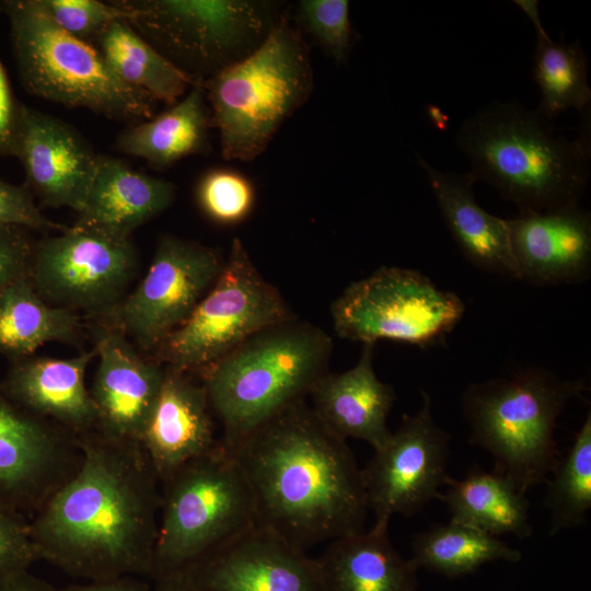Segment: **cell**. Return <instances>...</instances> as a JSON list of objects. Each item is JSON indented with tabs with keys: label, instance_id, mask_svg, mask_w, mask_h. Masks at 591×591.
Returning a JSON list of instances; mask_svg holds the SVG:
<instances>
[{
	"label": "cell",
	"instance_id": "cell-1",
	"mask_svg": "<svg viewBox=\"0 0 591 591\" xmlns=\"http://www.w3.org/2000/svg\"><path fill=\"white\" fill-rule=\"evenodd\" d=\"M76 472L28 521L38 560L76 578L150 577L161 483L142 447L78 436Z\"/></svg>",
	"mask_w": 591,
	"mask_h": 591
},
{
	"label": "cell",
	"instance_id": "cell-6",
	"mask_svg": "<svg viewBox=\"0 0 591 591\" xmlns=\"http://www.w3.org/2000/svg\"><path fill=\"white\" fill-rule=\"evenodd\" d=\"M586 390L583 380H563L537 368L472 383L462 396L470 441L488 451L494 470L526 493L554 472L560 459L557 419Z\"/></svg>",
	"mask_w": 591,
	"mask_h": 591
},
{
	"label": "cell",
	"instance_id": "cell-39",
	"mask_svg": "<svg viewBox=\"0 0 591 591\" xmlns=\"http://www.w3.org/2000/svg\"><path fill=\"white\" fill-rule=\"evenodd\" d=\"M21 105L0 61V157H15Z\"/></svg>",
	"mask_w": 591,
	"mask_h": 591
},
{
	"label": "cell",
	"instance_id": "cell-10",
	"mask_svg": "<svg viewBox=\"0 0 591 591\" xmlns=\"http://www.w3.org/2000/svg\"><path fill=\"white\" fill-rule=\"evenodd\" d=\"M296 315L279 290L234 237L222 269L189 317L155 350V360L185 373H201L259 331Z\"/></svg>",
	"mask_w": 591,
	"mask_h": 591
},
{
	"label": "cell",
	"instance_id": "cell-42",
	"mask_svg": "<svg viewBox=\"0 0 591 591\" xmlns=\"http://www.w3.org/2000/svg\"><path fill=\"white\" fill-rule=\"evenodd\" d=\"M154 591H198L179 575H170L154 579Z\"/></svg>",
	"mask_w": 591,
	"mask_h": 591
},
{
	"label": "cell",
	"instance_id": "cell-8",
	"mask_svg": "<svg viewBox=\"0 0 591 591\" xmlns=\"http://www.w3.org/2000/svg\"><path fill=\"white\" fill-rule=\"evenodd\" d=\"M256 524L246 477L222 442L161 484L151 578L177 575Z\"/></svg>",
	"mask_w": 591,
	"mask_h": 591
},
{
	"label": "cell",
	"instance_id": "cell-38",
	"mask_svg": "<svg viewBox=\"0 0 591 591\" xmlns=\"http://www.w3.org/2000/svg\"><path fill=\"white\" fill-rule=\"evenodd\" d=\"M25 230L0 227V289L28 274L34 245Z\"/></svg>",
	"mask_w": 591,
	"mask_h": 591
},
{
	"label": "cell",
	"instance_id": "cell-34",
	"mask_svg": "<svg viewBox=\"0 0 591 591\" xmlns=\"http://www.w3.org/2000/svg\"><path fill=\"white\" fill-rule=\"evenodd\" d=\"M298 21L337 63L347 61L354 43L347 0H301Z\"/></svg>",
	"mask_w": 591,
	"mask_h": 591
},
{
	"label": "cell",
	"instance_id": "cell-14",
	"mask_svg": "<svg viewBox=\"0 0 591 591\" xmlns=\"http://www.w3.org/2000/svg\"><path fill=\"white\" fill-rule=\"evenodd\" d=\"M415 415H404L394 432L374 449L361 468L368 509L376 526L389 528L394 514L410 517L437 498L450 478L447 472L450 434L438 427L429 393Z\"/></svg>",
	"mask_w": 591,
	"mask_h": 591
},
{
	"label": "cell",
	"instance_id": "cell-26",
	"mask_svg": "<svg viewBox=\"0 0 591 591\" xmlns=\"http://www.w3.org/2000/svg\"><path fill=\"white\" fill-rule=\"evenodd\" d=\"M202 82L195 83L167 111L126 127L116 138V150L160 170L207 152L213 126Z\"/></svg>",
	"mask_w": 591,
	"mask_h": 591
},
{
	"label": "cell",
	"instance_id": "cell-7",
	"mask_svg": "<svg viewBox=\"0 0 591 591\" xmlns=\"http://www.w3.org/2000/svg\"><path fill=\"white\" fill-rule=\"evenodd\" d=\"M19 77L28 93L130 124L153 117V100L113 72L89 42L61 30L42 0H4Z\"/></svg>",
	"mask_w": 591,
	"mask_h": 591
},
{
	"label": "cell",
	"instance_id": "cell-32",
	"mask_svg": "<svg viewBox=\"0 0 591 591\" xmlns=\"http://www.w3.org/2000/svg\"><path fill=\"white\" fill-rule=\"evenodd\" d=\"M552 474L544 503L551 512L549 534L555 535L581 525L591 509L590 412Z\"/></svg>",
	"mask_w": 591,
	"mask_h": 591
},
{
	"label": "cell",
	"instance_id": "cell-40",
	"mask_svg": "<svg viewBox=\"0 0 591 591\" xmlns=\"http://www.w3.org/2000/svg\"><path fill=\"white\" fill-rule=\"evenodd\" d=\"M60 591H150V588L138 576H120L70 584Z\"/></svg>",
	"mask_w": 591,
	"mask_h": 591
},
{
	"label": "cell",
	"instance_id": "cell-29",
	"mask_svg": "<svg viewBox=\"0 0 591 591\" xmlns=\"http://www.w3.org/2000/svg\"><path fill=\"white\" fill-rule=\"evenodd\" d=\"M79 315L48 303L28 275L0 289V351L11 357L33 354L46 343H74Z\"/></svg>",
	"mask_w": 591,
	"mask_h": 591
},
{
	"label": "cell",
	"instance_id": "cell-12",
	"mask_svg": "<svg viewBox=\"0 0 591 591\" xmlns=\"http://www.w3.org/2000/svg\"><path fill=\"white\" fill-rule=\"evenodd\" d=\"M137 269L130 239L74 224L34 246L27 275L53 305L109 314L127 296Z\"/></svg>",
	"mask_w": 591,
	"mask_h": 591
},
{
	"label": "cell",
	"instance_id": "cell-41",
	"mask_svg": "<svg viewBox=\"0 0 591 591\" xmlns=\"http://www.w3.org/2000/svg\"><path fill=\"white\" fill-rule=\"evenodd\" d=\"M0 591H60V589L24 569L0 578Z\"/></svg>",
	"mask_w": 591,
	"mask_h": 591
},
{
	"label": "cell",
	"instance_id": "cell-15",
	"mask_svg": "<svg viewBox=\"0 0 591 591\" xmlns=\"http://www.w3.org/2000/svg\"><path fill=\"white\" fill-rule=\"evenodd\" d=\"M78 437L25 410L0 386V503L31 517L76 472Z\"/></svg>",
	"mask_w": 591,
	"mask_h": 591
},
{
	"label": "cell",
	"instance_id": "cell-22",
	"mask_svg": "<svg viewBox=\"0 0 591 591\" xmlns=\"http://www.w3.org/2000/svg\"><path fill=\"white\" fill-rule=\"evenodd\" d=\"M362 345L361 356L352 368L328 371L316 381L309 396L316 416L335 434L345 440H363L376 449L391 433L387 417L395 392L374 371V344Z\"/></svg>",
	"mask_w": 591,
	"mask_h": 591
},
{
	"label": "cell",
	"instance_id": "cell-21",
	"mask_svg": "<svg viewBox=\"0 0 591 591\" xmlns=\"http://www.w3.org/2000/svg\"><path fill=\"white\" fill-rule=\"evenodd\" d=\"M95 347L71 358L20 360L0 384L25 410L81 436L95 429V407L85 385V372Z\"/></svg>",
	"mask_w": 591,
	"mask_h": 591
},
{
	"label": "cell",
	"instance_id": "cell-35",
	"mask_svg": "<svg viewBox=\"0 0 591 591\" xmlns=\"http://www.w3.org/2000/svg\"><path fill=\"white\" fill-rule=\"evenodd\" d=\"M51 20L70 35L88 42L117 21L131 20L121 1L42 0Z\"/></svg>",
	"mask_w": 591,
	"mask_h": 591
},
{
	"label": "cell",
	"instance_id": "cell-4",
	"mask_svg": "<svg viewBox=\"0 0 591 591\" xmlns=\"http://www.w3.org/2000/svg\"><path fill=\"white\" fill-rule=\"evenodd\" d=\"M333 340L296 316L247 338L200 373L208 399L231 448L287 406L305 399L327 373Z\"/></svg>",
	"mask_w": 591,
	"mask_h": 591
},
{
	"label": "cell",
	"instance_id": "cell-37",
	"mask_svg": "<svg viewBox=\"0 0 591 591\" xmlns=\"http://www.w3.org/2000/svg\"><path fill=\"white\" fill-rule=\"evenodd\" d=\"M0 227H20L38 231H62L65 225L46 217L27 187L0 178Z\"/></svg>",
	"mask_w": 591,
	"mask_h": 591
},
{
	"label": "cell",
	"instance_id": "cell-36",
	"mask_svg": "<svg viewBox=\"0 0 591 591\" xmlns=\"http://www.w3.org/2000/svg\"><path fill=\"white\" fill-rule=\"evenodd\" d=\"M38 560L26 518L0 503V578Z\"/></svg>",
	"mask_w": 591,
	"mask_h": 591
},
{
	"label": "cell",
	"instance_id": "cell-25",
	"mask_svg": "<svg viewBox=\"0 0 591 591\" xmlns=\"http://www.w3.org/2000/svg\"><path fill=\"white\" fill-rule=\"evenodd\" d=\"M389 528L328 542L316 558L326 591H419L417 568L393 546Z\"/></svg>",
	"mask_w": 591,
	"mask_h": 591
},
{
	"label": "cell",
	"instance_id": "cell-3",
	"mask_svg": "<svg viewBox=\"0 0 591 591\" xmlns=\"http://www.w3.org/2000/svg\"><path fill=\"white\" fill-rule=\"evenodd\" d=\"M580 136H558L552 119L517 101L493 102L466 118L455 143L476 181L496 188L520 212L580 204L590 177V116Z\"/></svg>",
	"mask_w": 591,
	"mask_h": 591
},
{
	"label": "cell",
	"instance_id": "cell-19",
	"mask_svg": "<svg viewBox=\"0 0 591 591\" xmlns=\"http://www.w3.org/2000/svg\"><path fill=\"white\" fill-rule=\"evenodd\" d=\"M518 279L580 283L591 274V216L580 204L508 219Z\"/></svg>",
	"mask_w": 591,
	"mask_h": 591
},
{
	"label": "cell",
	"instance_id": "cell-2",
	"mask_svg": "<svg viewBox=\"0 0 591 591\" xmlns=\"http://www.w3.org/2000/svg\"><path fill=\"white\" fill-rule=\"evenodd\" d=\"M227 449L252 490L256 524L304 552L363 531L369 509L361 468L347 440L305 399Z\"/></svg>",
	"mask_w": 591,
	"mask_h": 591
},
{
	"label": "cell",
	"instance_id": "cell-18",
	"mask_svg": "<svg viewBox=\"0 0 591 591\" xmlns=\"http://www.w3.org/2000/svg\"><path fill=\"white\" fill-rule=\"evenodd\" d=\"M99 358L90 394L97 433L116 441L140 444L157 404L164 366L137 352L116 326L95 333Z\"/></svg>",
	"mask_w": 591,
	"mask_h": 591
},
{
	"label": "cell",
	"instance_id": "cell-24",
	"mask_svg": "<svg viewBox=\"0 0 591 591\" xmlns=\"http://www.w3.org/2000/svg\"><path fill=\"white\" fill-rule=\"evenodd\" d=\"M172 182L139 172L123 160L102 155L76 224L130 239L131 233L174 202Z\"/></svg>",
	"mask_w": 591,
	"mask_h": 591
},
{
	"label": "cell",
	"instance_id": "cell-9",
	"mask_svg": "<svg viewBox=\"0 0 591 591\" xmlns=\"http://www.w3.org/2000/svg\"><path fill=\"white\" fill-rule=\"evenodd\" d=\"M131 26L165 58L206 81L256 49L283 11L271 1L124 0Z\"/></svg>",
	"mask_w": 591,
	"mask_h": 591
},
{
	"label": "cell",
	"instance_id": "cell-13",
	"mask_svg": "<svg viewBox=\"0 0 591 591\" xmlns=\"http://www.w3.org/2000/svg\"><path fill=\"white\" fill-rule=\"evenodd\" d=\"M224 258L209 246L163 235L135 290L108 314L142 350H157L179 327L217 280Z\"/></svg>",
	"mask_w": 591,
	"mask_h": 591
},
{
	"label": "cell",
	"instance_id": "cell-17",
	"mask_svg": "<svg viewBox=\"0 0 591 591\" xmlns=\"http://www.w3.org/2000/svg\"><path fill=\"white\" fill-rule=\"evenodd\" d=\"M101 154L62 119L21 105L15 158L27 189L42 204L79 213L96 175Z\"/></svg>",
	"mask_w": 591,
	"mask_h": 591
},
{
	"label": "cell",
	"instance_id": "cell-30",
	"mask_svg": "<svg viewBox=\"0 0 591 591\" xmlns=\"http://www.w3.org/2000/svg\"><path fill=\"white\" fill-rule=\"evenodd\" d=\"M532 20L536 31L533 79L541 92L536 107L553 119L568 109L590 112L591 89L588 81V59L578 42H554L543 28L536 1H517Z\"/></svg>",
	"mask_w": 591,
	"mask_h": 591
},
{
	"label": "cell",
	"instance_id": "cell-20",
	"mask_svg": "<svg viewBox=\"0 0 591 591\" xmlns=\"http://www.w3.org/2000/svg\"><path fill=\"white\" fill-rule=\"evenodd\" d=\"M212 414L201 381L164 367L161 391L140 442L161 484L221 445Z\"/></svg>",
	"mask_w": 591,
	"mask_h": 591
},
{
	"label": "cell",
	"instance_id": "cell-16",
	"mask_svg": "<svg viewBox=\"0 0 591 591\" xmlns=\"http://www.w3.org/2000/svg\"><path fill=\"white\" fill-rule=\"evenodd\" d=\"M177 575L198 591H326L316 558L258 524Z\"/></svg>",
	"mask_w": 591,
	"mask_h": 591
},
{
	"label": "cell",
	"instance_id": "cell-23",
	"mask_svg": "<svg viewBox=\"0 0 591 591\" xmlns=\"http://www.w3.org/2000/svg\"><path fill=\"white\" fill-rule=\"evenodd\" d=\"M428 176L442 218L457 247L474 266L518 279L507 219L484 210L477 202L466 173L441 172L418 155Z\"/></svg>",
	"mask_w": 591,
	"mask_h": 591
},
{
	"label": "cell",
	"instance_id": "cell-27",
	"mask_svg": "<svg viewBox=\"0 0 591 591\" xmlns=\"http://www.w3.org/2000/svg\"><path fill=\"white\" fill-rule=\"evenodd\" d=\"M439 493L451 521L476 528L490 535L512 534L520 540L532 535L530 502L509 476L473 466L460 478H449Z\"/></svg>",
	"mask_w": 591,
	"mask_h": 591
},
{
	"label": "cell",
	"instance_id": "cell-33",
	"mask_svg": "<svg viewBox=\"0 0 591 591\" xmlns=\"http://www.w3.org/2000/svg\"><path fill=\"white\" fill-rule=\"evenodd\" d=\"M196 200L204 215L222 225L244 221L255 205V187L241 172L216 167L206 172L197 183Z\"/></svg>",
	"mask_w": 591,
	"mask_h": 591
},
{
	"label": "cell",
	"instance_id": "cell-31",
	"mask_svg": "<svg viewBox=\"0 0 591 591\" xmlns=\"http://www.w3.org/2000/svg\"><path fill=\"white\" fill-rule=\"evenodd\" d=\"M410 561L417 569L457 578L495 560L517 563L521 553L476 528L451 521L416 535Z\"/></svg>",
	"mask_w": 591,
	"mask_h": 591
},
{
	"label": "cell",
	"instance_id": "cell-11",
	"mask_svg": "<svg viewBox=\"0 0 591 591\" xmlns=\"http://www.w3.org/2000/svg\"><path fill=\"white\" fill-rule=\"evenodd\" d=\"M465 304L421 273L383 266L348 285L332 302L334 331L340 338L375 344L392 340L430 346L461 321Z\"/></svg>",
	"mask_w": 591,
	"mask_h": 591
},
{
	"label": "cell",
	"instance_id": "cell-28",
	"mask_svg": "<svg viewBox=\"0 0 591 591\" xmlns=\"http://www.w3.org/2000/svg\"><path fill=\"white\" fill-rule=\"evenodd\" d=\"M94 40L119 80L153 101L171 106L199 82L165 58L127 21L112 23Z\"/></svg>",
	"mask_w": 591,
	"mask_h": 591
},
{
	"label": "cell",
	"instance_id": "cell-5",
	"mask_svg": "<svg viewBox=\"0 0 591 591\" xmlns=\"http://www.w3.org/2000/svg\"><path fill=\"white\" fill-rule=\"evenodd\" d=\"M202 84L223 159L251 162L313 91L309 44L283 11L256 49Z\"/></svg>",
	"mask_w": 591,
	"mask_h": 591
}]
</instances>
